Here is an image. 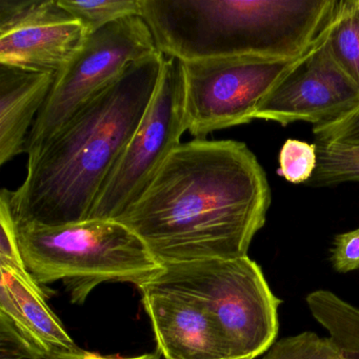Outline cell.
Instances as JSON below:
<instances>
[{
    "label": "cell",
    "instance_id": "10",
    "mask_svg": "<svg viewBox=\"0 0 359 359\" xmlns=\"http://www.w3.org/2000/svg\"><path fill=\"white\" fill-rule=\"evenodd\" d=\"M327 39L266 96L254 121H275L283 127L296 121L316 126L359 107L358 86L334 60Z\"/></svg>",
    "mask_w": 359,
    "mask_h": 359
},
{
    "label": "cell",
    "instance_id": "5",
    "mask_svg": "<svg viewBox=\"0 0 359 359\" xmlns=\"http://www.w3.org/2000/svg\"><path fill=\"white\" fill-rule=\"evenodd\" d=\"M151 283L201 302L217 323L232 359H255L276 340L281 302L248 255L165 264Z\"/></svg>",
    "mask_w": 359,
    "mask_h": 359
},
{
    "label": "cell",
    "instance_id": "7",
    "mask_svg": "<svg viewBox=\"0 0 359 359\" xmlns=\"http://www.w3.org/2000/svg\"><path fill=\"white\" fill-rule=\"evenodd\" d=\"M157 52L152 33L140 16L123 18L90 35L76 55L56 75L29 134L28 156L41 150L83 104L128 67Z\"/></svg>",
    "mask_w": 359,
    "mask_h": 359
},
{
    "label": "cell",
    "instance_id": "26",
    "mask_svg": "<svg viewBox=\"0 0 359 359\" xmlns=\"http://www.w3.org/2000/svg\"><path fill=\"white\" fill-rule=\"evenodd\" d=\"M235 359H249V358H235Z\"/></svg>",
    "mask_w": 359,
    "mask_h": 359
},
{
    "label": "cell",
    "instance_id": "3",
    "mask_svg": "<svg viewBox=\"0 0 359 359\" xmlns=\"http://www.w3.org/2000/svg\"><path fill=\"white\" fill-rule=\"evenodd\" d=\"M157 51L180 62L299 57L331 26L340 0H140Z\"/></svg>",
    "mask_w": 359,
    "mask_h": 359
},
{
    "label": "cell",
    "instance_id": "18",
    "mask_svg": "<svg viewBox=\"0 0 359 359\" xmlns=\"http://www.w3.org/2000/svg\"><path fill=\"white\" fill-rule=\"evenodd\" d=\"M262 359H346L329 337L302 332L275 341Z\"/></svg>",
    "mask_w": 359,
    "mask_h": 359
},
{
    "label": "cell",
    "instance_id": "11",
    "mask_svg": "<svg viewBox=\"0 0 359 359\" xmlns=\"http://www.w3.org/2000/svg\"><path fill=\"white\" fill-rule=\"evenodd\" d=\"M165 359H232L209 311L189 294L149 281L138 287Z\"/></svg>",
    "mask_w": 359,
    "mask_h": 359
},
{
    "label": "cell",
    "instance_id": "12",
    "mask_svg": "<svg viewBox=\"0 0 359 359\" xmlns=\"http://www.w3.org/2000/svg\"><path fill=\"white\" fill-rule=\"evenodd\" d=\"M56 74L0 64V165L26 152L29 134Z\"/></svg>",
    "mask_w": 359,
    "mask_h": 359
},
{
    "label": "cell",
    "instance_id": "25",
    "mask_svg": "<svg viewBox=\"0 0 359 359\" xmlns=\"http://www.w3.org/2000/svg\"><path fill=\"white\" fill-rule=\"evenodd\" d=\"M355 6H356L357 12L359 14V0H355Z\"/></svg>",
    "mask_w": 359,
    "mask_h": 359
},
{
    "label": "cell",
    "instance_id": "20",
    "mask_svg": "<svg viewBox=\"0 0 359 359\" xmlns=\"http://www.w3.org/2000/svg\"><path fill=\"white\" fill-rule=\"evenodd\" d=\"M317 167V144L287 140L279 153V174L291 184L308 182Z\"/></svg>",
    "mask_w": 359,
    "mask_h": 359
},
{
    "label": "cell",
    "instance_id": "21",
    "mask_svg": "<svg viewBox=\"0 0 359 359\" xmlns=\"http://www.w3.org/2000/svg\"><path fill=\"white\" fill-rule=\"evenodd\" d=\"M48 355L0 314V359H47Z\"/></svg>",
    "mask_w": 359,
    "mask_h": 359
},
{
    "label": "cell",
    "instance_id": "13",
    "mask_svg": "<svg viewBox=\"0 0 359 359\" xmlns=\"http://www.w3.org/2000/svg\"><path fill=\"white\" fill-rule=\"evenodd\" d=\"M0 314L7 316L48 356L79 348L45 296L33 291L7 269L0 268Z\"/></svg>",
    "mask_w": 359,
    "mask_h": 359
},
{
    "label": "cell",
    "instance_id": "8",
    "mask_svg": "<svg viewBox=\"0 0 359 359\" xmlns=\"http://www.w3.org/2000/svg\"><path fill=\"white\" fill-rule=\"evenodd\" d=\"M186 131L182 62L165 56L146 114L102 187L88 219H118L147 190Z\"/></svg>",
    "mask_w": 359,
    "mask_h": 359
},
{
    "label": "cell",
    "instance_id": "23",
    "mask_svg": "<svg viewBox=\"0 0 359 359\" xmlns=\"http://www.w3.org/2000/svg\"><path fill=\"white\" fill-rule=\"evenodd\" d=\"M331 259L334 268L339 273L359 269V228L336 236Z\"/></svg>",
    "mask_w": 359,
    "mask_h": 359
},
{
    "label": "cell",
    "instance_id": "9",
    "mask_svg": "<svg viewBox=\"0 0 359 359\" xmlns=\"http://www.w3.org/2000/svg\"><path fill=\"white\" fill-rule=\"evenodd\" d=\"M87 39L58 0H0V64L57 75Z\"/></svg>",
    "mask_w": 359,
    "mask_h": 359
},
{
    "label": "cell",
    "instance_id": "2",
    "mask_svg": "<svg viewBox=\"0 0 359 359\" xmlns=\"http://www.w3.org/2000/svg\"><path fill=\"white\" fill-rule=\"evenodd\" d=\"M165 56L134 62L29 156L15 191L3 189L15 226H62L89 217L96 197L146 114Z\"/></svg>",
    "mask_w": 359,
    "mask_h": 359
},
{
    "label": "cell",
    "instance_id": "14",
    "mask_svg": "<svg viewBox=\"0 0 359 359\" xmlns=\"http://www.w3.org/2000/svg\"><path fill=\"white\" fill-rule=\"evenodd\" d=\"M306 304L342 355L346 359H359V309L325 290L309 294Z\"/></svg>",
    "mask_w": 359,
    "mask_h": 359
},
{
    "label": "cell",
    "instance_id": "22",
    "mask_svg": "<svg viewBox=\"0 0 359 359\" xmlns=\"http://www.w3.org/2000/svg\"><path fill=\"white\" fill-rule=\"evenodd\" d=\"M315 142L359 144V107L334 121L314 126Z\"/></svg>",
    "mask_w": 359,
    "mask_h": 359
},
{
    "label": "cell",
    "instance_id": "4",
    "mask_svg": "<svg viewBox=\"0 0 359 359\" xmlns=\"http://www.w3.org/2000/svg\"><path fill=\"white\" fill-rule=\"evenodd\" d=\"M25 264L39 285L62 281L73 304L98 285L140 287L163 270L144 241L117 220L88 219L62 226H15Z\"/></svg>",
    "mask_w": 359,
    "mask_h": 359
},
{
    "label": "cell",
    "instance_id": "6",
    "mask_svg": "<svg viewBox=\"0 0 359 359\" xmlns=\"http://www.w3.org/2000/svg\"><path fill=\"white\" fill-rule=\"evenodd\" d=\"M338 11L320 41L299 57L239 56L180 62L184 113L191 135L205 140L212 132L253 121L266 96L327 41Z\"/></svg>",
    "mask_w": 359,
    "mask_h": 359
},
{
    "label": "cell",
    "instance_id": "16",
    "mask_svg": "<svg viewBox=\"0 0 359 359\" xmlns=\"http://www.w3.org/2000/svg\"><path fill=\"white\" fill-rule=\"evenodd\" d=\"M317 144V167L306 184L336 186L342 182H359V144Z\"/></svg>",
    "mask_w": 359,
    "mask_h": 359
},
{
    "label": "cell",
    "instance_id": "1",
    "mask_svg": "<svg viewBox=\"0 0 359 359\" xmlns=\"http://www.w3.org/2000/svg\"><path fill=\"white\" fill-rule=\"evenodd\" d=\"M271 203L266 173L236 140L180 144L117 222L161 264L248 255Z\"/></svg>",
    "mask_w": 359,
    "mask_h": 359
},
{
    "label": "cell",
    "instance_id": "17",
    "mask_svg": "<svg viewBox=\"0 0 359 359\" xmlns=\"http://www.w3.org/2000/svg\"><path fill=\"white\" fill-rule=\"evenodd\" d=\"M60 5L79 20L88 37L104 27L129 18L140 16V0H58Z\"/></svg>",
    "mask_w": 359,
    "mask_h": 359
},
{
    "label": "cell",
    "instance_id": "19",
    "mask_svg": "<svg viewBox=\"0 0 359 359\" xmlns=\"http://www.w3.org/2000/svg\"><path fill=\"white\" fill-rule=\"evenodd\" d=\"M0 268L7 269L33 291L45 296L43 287L34 280L25 264L18 243L15 224L3 197H0Z\"/></svg>",
    "mask_w": 359,
    "mask_h": 359
},
{
    "label": "cell",
    "instance_id": "24",
    "mask_svg": "<svg viewBox=\"0 0 359 359\" xmlns=\"http://www.w3.org/2000/svg\"><path fill=\"white\" fill-rule=\"evenodd\" d=\"M47 359H159L156 354H144L135 357H108L95 354V353L87 352V351L77 348L74 351L55 353L49 355Z\"/></svg>",
    "mask_w": 359,
    "mask_h": 359
},
{
    "label": "cell",
    "instance_id": "15",
    "mask_svg": "<svg viewBox=\"0 0 359 359\" xmlns=\"http://www.w3.org/2000/svg\"><path fill=\"white\" fill-rule=\"evenodd\" d=\"M327 46L338 66L359 88V14L355 0H341Z\"/></svg>",
    "mask_w": 359,
    "mask_h": 359
}]
</instances>
